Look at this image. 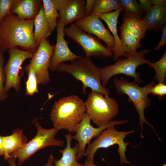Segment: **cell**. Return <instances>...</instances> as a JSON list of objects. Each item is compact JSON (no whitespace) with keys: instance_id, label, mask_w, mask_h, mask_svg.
Here are the masks:
<instances>
[{"instance_id":"cell-1","label":"cell","mask_w":166,"mask_h":166,"mask_svg":"<svg viewBox=\"0 0 166 166\" xmlns=\"http://www.w3.org/2000/svg\"><path fill=\"white\" fill-rule=\"evenodd\" d=\"M34 20H24L14 14L5 17L0 22V47L3 52L19 46L34 53L38 46L34 39Z\"/></svg>"},{"instance_id":"cell-2","label":"cell","mask_w":166,"mask_h":166,"mask_svg":"<svg viewBox=\"0 0 166 166\" xmlns=\"http://www.w3.org/2000/svg\"><path fill=\"white\" fill-rule=\"evenodd\" d=\"M101 68L97 67L91 57L86 56L71 62L70 64L63 63L57 68L56 71L59 73H67L80 81L82 84V92L86 94V89L89 88L92 92L104 96L109 95V90L104 87L101 82Z\"/></svg>"},{"instance_id":"cell-3","label":"cell","mask_w":166,"mask_h":166,"mask_svg":"<svg viewBox=\"0 0 166 166\" xmlns=\"http://www.w3.org/2000/svg\"><path fill=\"white\" fill-rule=\"evenodd\" d=\"M85 113L83 101L77 95H71L61 98L55 102L50 117L53 127L75 133L77 127Z\"/></svg>"},{"instance_id":"cell-4","label":"cell","mask_w":166,"mask_h":166,"mask_svg":"<svg viewBox=\"0 0 166 166\" xmlns=\"http://www.w3.org/2000/svg\"><path fill=\"white\" fill-rule=\"evenodd\" d=\"M113 82L118 95L125 94L128 96V102H132L139 116V125L141 127V136L144 138L143 135V125L145 123L153 129L154 133L159 138L155 132L152 126L149 124L145 118L144 110L149 107L151 101L148 96V90L155 85L153 80L144 87L139 86L135 81L131 82L123 78H114Z\"/></svg>"},{"instance_id":"cell-5","label":"cell","mask_w":166,"mask_h":166,"mask_svg":"<svg viewBox=\"0 0 166 166\" xmlns=\"http://www.w3.org/2000/svg\"><path fill=\"white\" fill-rule=\"evenodd\" d=\"M152 50L144 49L134 54H128L125 59L120 58L113 64L101 68V80L103 86L106 88L110 79L115 75L123 74L133 78L134 81L140 83L143 81L140 77V73L136 72L140 65L148 64L150 60L144 55Z\"/></svg>"},{"instance_id":"cell-6","label":"cell","mask_w":166,"mask_h":166,"mask_svg":"<svg viewBox=\"0 0 166 166\" xmlns=\"http://www.w3.org/2000/svg\"><path fill=\"white\" fill-rule=\"evenodd\" d=\"M32 123L37 129L36 135L31 140L23 146L16 149L10 155L18 158L17 164L22 165L38 150L51 146L62 147L64 141L55 138V136L59 130L53 127L46 129L40 124L38 118H35Z\"/></svg>"},{"instance_id":"cell-7","label":"cell","mask_w":166,"mask_h":166,"mask_svg":"<svg viewBox=\"0 0 166 166\" xmlns=\"http://www.w3.org/2000/svg\"><path fill=\"white\" fill-rule=\"evenodd\" d=\"M135 132L134 130L119 131L115 129L114 126L106 129L92 142L88 144L85 154V156L87 157L86 160L94 162V155L98 149L106 148L117 144L118 146L117 152L119 155L121 164H132L127 161L125 156L127 146L130 143L124 142V139L128 135Z\"/></svg>"},{"instance_id":"cell-8","label":"cell","mask_w":166,"mask_h":166,"mask_svg":"<svg viewBox=\"0 0 166 166\" xmlns=\"http://www.w3.org/2000/svg\"><path fill=\"white\" fill-rule=\"evenodd\" d=\"M84 104L86 113L98 126L111 121L119 112L116 100L109 95L92 92Z\"/></svg>"},{"instance_id":"cell-9","label":"cell","mask_w":166,"mask_h":166,"mask_svg":"<svg viewBox=\"0 0 166 166\" xmlns=\"http://www.w3.org/2000/svg\"><path fill=\"white\" fill-rule=\"evenodd\" d=\"M65 35L78 44L85 53V56L109 57L113 53L97 39L80 29L75 24L72 23L65 28Z\"/></svg>"},{"instance_id":"cell-10","label":"cell","mask_w":166,"mask_h":166,"mask_svg":"<svg viewBox=\"0 0 166 166\" xmlns=\"http://www.w3.org/2000/svg\"><path fill=\"white\" fill-rule=\"evenodd\" d=\"M9 54L8 60L3 67L5 77L4 87L8 92L12 88L18 92L21 86V76L19 70L21 66L27 59H31L34 53L29 50H21L18 47H14L8 50Z\"/></svg>"},{"instance_id":"cell-11","label":"cell","mask_w":166,"mask_h":166,"mask_svg":"<svg viewBox=\"0 0 166 166\" xmlns=\"http://www.w3.org/2000/svg\"><path fill=\"white\" fill-rule=\"evenodd\" d=\"M91 120L87 113L77 127L75 134L72 135V139L76 140L79 146V151L76 156L77 161L85 156L86 145L90 143L93 138L98 136L106 129L112 126L125 124L128 120H122L111 121L97 128L93 127L90 123Z\"/></svg>"},{"instance_id":"cell-12","label":"cell","mask_w":166,"mask_h":166,"mask_svg":"<svg viewBox=\"0 0 166 166\" xmlns=\"http://www.w3.org/2000/svg\"><path fill=\"white\" fill-rule=\"evenodd\" d=\"M55 47V45H50L49 40L43 39L31 59L30 64L35 71L39 84L45 85L50 81L48 69Z\"/></svg>"},{"instance_id":"cell-13","label":"cell","mask_w":166,"mask_h":166,"mask_svg":"<svg viewBox=\"0 0 166 166\" xmlns=\"http://www.w3.org/2000/svg\"><path fill=\"white\" fill-rule=\"evenodd\" d=\"M75 24L84 32L93 34L103 41L108 48L113 52L115 44L114 38L110 31L104 26L101 19L94 13L76 21Z\"/></svg>"},{"instance_id":"cell-14","label":"cell","mask_w":166,"mask_h":166,"mask_svg":"<svg viewBox=\"0 0 166 166\" xmlns=\"http://www.w3.org/2000/svg\"><path fill=\"white\" fill-rule=\"evenodd\" d=\"M65 26L58 18L56 27L57 36L54 50L50 60L49 69L55 71L61 64L66 61H71L77 60L81 56L73 53L69 49L68 42L65 39Z\"/></svg>"},{"instance_id":"cell-15","label":"cell","mask_w":166,"mask_h":166,"mask_svg":"<svg viewBox=\"0 0 166 166\" xmlns=\"http://www.w3.org/2000/svg\"><path fill=\"white\" fill-rule=\"evenodd\" d=\"M123 9L121 7L114 11L106 14H95L106 24L114 38L115 44L113 50L114 60L120 57L127 58L128 54H134L122 42L117 31V25L119 16Z\"/></svg>"},{"instance_id":"cell-16","label":"cell","mask_w":166,"mask_h":166,"mask_svg":"<svg viewBox=\"0 0 166 166\" xmlns=\"http://www.w3.org/2000/svg\"><path fill=\"white\" fill-rule=\"evenodd\" d=\"M84 0H70V2L58 12L59 18L65 27L85 17Z\"/></svg>"},{"instance_id":"cell-17","label":"cell","mask_w":166,"mask_h":166,"mask_svg":"<svg viewBox=\"0 0 166 166\" xmlns=\"http://www.w3.org/2000/svg\"><path fill=\"white\" fill-rule=\"evenodd\" d=\"M42 3L40 0H14L11 14H16L22 20H34L42 5Z\"/></svg>"},{"instance_id":"cell-18","label":"cell","mask_w":166,"mask_h":166,"mask_svg":"<svg viewBox=\"0 0 166 166\" xmlns=\"http://www.w3.org/2000/svg\"><path fill=\"white\" fill-rule=\"evenodd\" d=\"M147 30L157 31L166 23V5L153 6L142 19Z\"/></svg>"},{"instance_id":"cell-19","label":"cell","mask_w":166,"mask_h":166,"mask_svg":"<svg viewBox=\"0 0 166 166\" xmlns=\"http://www.w3.org/2000/svg\"><path fill=\"white\" fill-rule=\"evenodd\" d=\"M28 140L22 130L17 128L13 130L11 135L3 136L2 154L6 160L10 154L16 149L23 146Z\"/></svg>"},{"instance_id":"cell-20","label":"cell","mask_w":166,"mask_h":166,"mask_svg":"<svg viewBox=\"0 0 166 166\" xmlns=\"http://www.w3.org/2000/svg\"><path fill=\"white\" fill-rule=\"evenodd\" d=\"M66 146L63 149H60L59 152L62 153V156L59 159L55 161V166H84V164L77 162L76 156L79 151L77 143L73 147H71L72 140L71 133L64 134Z\"/></svg>"},{"instance_id":"cell-21","label":"cell","mask_w":166,"mask_h":166,"mask_svg":"<svg viewBox=\"0 0 166 166\" xmlns=\"http://www.w3.org/2000/svg\"><path fill=\"white\" fill-rule=\"evenodd\" d=\"M34 40L38 46L43 39H47L51 35V32L45 17L43 5L34 19Z\"/></svg>"},{"instance_id":"cell-22","label":"cell","mask_w":166,"mask_h":166,"mask_svg":"<svg viewBox=\"0 0 166 166\" xmlns=\"http://www.w3.org/2000/svg\"><path fill=\"white\" fill-rule=\"evenodd\" d=\"M123 14V23L134 36L140 42L145 37L147 30L142 19L135 16Z\"/></svg>"},{"instance_id":"cell-23","label":"cell","mask_w":166,"mask_h":166,"mask_svg":"<svg viewBox=\"0 0 166 166\" xmlns=\"http://www.w3.org/2000/svg\"><path fill=\"white\" fill-rule=\"evenodd\" d=\"M120 29V38L121 41L133 54L136 53L138 52L137 49L141 45L140 42L132 34L124 23H123Z\"/></svg>"},{"instance_id":"cell-24","label":"cell","mask_w":166,"mask_h":166,"mask_svg":"<svg viewBox=\"0 0 166 166\" xmlns=\"http://www.w3.org/2000/svg\"><path fill=\"white\" fill-rule=\"evenodd\" d=\"M121 7L119 0H95L93 12L95 14L108 13Z\"/></svg>"},{"instance_id":"cell-25","label":"cell","mask_w":166,"mask_h":166,"mask_svg":"<svg viewBox=\"0 0 166 166\" xmlns=\"http://www.w3.org/2000/svg\"><path fill=\"white\" fill-rule=\"evenodd\" d=\"M42 2L45 14L52 32L57 27V21L60 15L51 0H43Z\"/></svg>"},{"instance_id":"cell-26","label":"cell","mask_w":166,"mask_h":166,"mask_svg":"<svg viewBox=\"0 0 166 166\" xmlns=\"http://www.w3.org/2000/svg\"><path fill=\"white\" fill-rule=\"evenodd\" d=\"M148 66L155 69L156 74L153 80H156L158 83L165 84L166 74V51L159 61L155 63L151 62L148 64Z\"/></svg>"},{"instance_id":"cell-27","label":"cell","mask_w":166,"mask_h":166,"mask_svg":"<svg viewBox=\"0 0 166 166\" xmlns=\"http://www.w3.org/2000/svg\"><path fill=\"white\" fill-rule=\"evenodd\" d=\"M24 69L28 76L26 83V94L32 96L38 92L37 78L33 68L30 63L26 65Z\"/></svg>"},{"instance_id":"cell-28","label":"cell","mask_w":166,"mask_h":166,"mask_svg":"<svg viewBox=\"0 0 166 166\" xmlns=\"http://www.w3.org/2000/svg\"><path fill=\"white\" fill-rule=\"evenodd\" d=\"M119 0L123 13L135 16L141 19L144 12L136 0Z\"/></svg>"},{"instance_id":"cell-29","label":"cell","mask_w":166,"mask_h":166,"mask_svg":"<svg viewBox=\"0 0 166 166\" xmlns=\"http://www.w3.org/2000/svg\"><path fill=\"white\" fill-rule=\"evenodd\" d=\"M3 52L0 49V101H4L8 97L7 92L5 90L4 83L5 77L3 71L4 57Z\"/></svg>"},{"instance_id":"cell-30","label":"cell","mask_w":166,"mask_h":166,"mask_svg":"<svg viewBox=\"0 0 166 166\" xmlns=\"http://www.w3.org/2000/svg\"><path fill=\"white\" fill-rule=\"evenodd\" d=\"M147 93L148 94L151 93L157 96L159 100L162 99L166 95V85L164 84L158 83L151 87Z\"/></svg>"},{"instance_id":"cell-31","label":"cell","mask_w":166,"mask_h":166,"mask_svg":"<svg viewBox=\"0 0 166 166\" xmlns=\"http://www.w3.org/2000/svg\"><path fill=\"white\" fill-rule=\"evenodd\" d=\"M14 1V0H0V22L6 16L11 14Z\"/></svg>"},{"instance_id":"cell-32","label":"cell","mask_w":166,"mask_h":166,"mask_svg":"<svg viewBox=\"0 0 166 166\" xmlns=\"http://www.w3.org/2000/svg\"><path fill=\"white\" fill-rule=\"evenodd\" d=\"M139 5L142 10L146 13L152 7V0H139Z\"/></svg>"},{"instance_id":"cell-33","label":"cell","mask_w":166,"mask_h":166,"mask_svg":"<svg viewBox=\"0 0 166 166\" xmlns=\"http://www.w3.org/2000/svg\"><path fill=\"white\" fill-rule=\"evenodd\" d=\"M162 35L158 45L154 49L158 50L166 44V26H163L162 28Z\"/></svg>"},{"instance_id":"cell-34","label":"cell","mask_w":166,"mask_h":166,"mask_svg":"<svg viewBox=\"0 0 166 166\" xmlns=\"http://www.w3.org/2000/svg\"><path fill=\"white\" fill-rule=\"evenodd\" d=\"M56 9L58 11L66 6L70 0H51Z\"/></svg>"},{"instance_id":"cell-35","label":"cell","mask_w":166,"mask_h":166,"mask_svg":"<svg viewBox=\"0 0 166 166\" xmlns=\"http://www.w3.org/2000/svg\"><path fill=\"white\" fill-rule=\"evenodd\" d=\"M95 0H86L85 6V17L88 16L93 12V9Z\"/></svg>"},{"instance_id":"cell-36","label":"cell","mask_w":166,"mask_h":166,"mask_svg":"<svg viewBox=\"0 0 166 166\" xmlns=\"http://www.w3.org/2000/svg\"><path fill=\"white\" fill-rule=\"evenodd\" d=\"M55 160L52 152H51L49 155L48 161L45 166H53V164Z\"/></svg>"},{"instance_id":"cell-37","label":"cell","mask_w":166,"mask_h":166,"mask_svg":"<svg viewBox=\"0 0 166 166\" xmlns=\"http://www.w3.org/2000/svg\"><path fill=\"white\" fill-rule=\"evenodd\" d=\"M16 159L17 158L14 156H10L6 160L10 166H16Z\"/></svg>"},{"instance_id":"cell-38","label":"cell","mask_w":166,"mask_h":166,"mask_svg":"<svg viewBox=\"0 0 166 166\" xmlns=\"http://www.w3.org/2000/svg\"><path fill=\"white\" fill-rule=\"evenodd\" d=\"M152 4L154 6L160 5H166V0H152Z\"/></svg>"},{"instance_id":"cell-39","label":"cell","mask_w":166,"mask_h":166,"mask_svg":"<svg viewBox=\"0 0 166 166\" xmlns=\"http://www.w3.org/2000/svg\"><path fill=\"white\" fill-rule=\"evenodd\" d=\"M84 166H97L96 165L94 162L89 161L87 160H85L84 162Z\"/></svg>"},{"instance_id":"cell-40","label":"cell","mask_w":166,"mask_h":166,"mask_svg":"<svg viewBox=\"0 0 166 166\" xmlns=\"http://www.w3.org/2000/svg\"><path fill=\"white\" fill-rule=\"evenodd\" d=\"M3 140V136L0 135V156H2V144Z\"/></svg>"},{"instance_id":"cell-41","label":"cell","mask_w":166,"mask_h":166,"mask_svg":"<svg viewBox=\"0 0 166 166\" xmlns=\"http://www.w3.org/2000/svg\"><path fill=\"white\" fill-rule=\"evenodd\" d=\"M162 166H166V163H165Z\"/></svg>"},{"instance_id":"cell-42","label":"cell","mask_w":166,"mask_h":166,"mask_svg":"<svg viewBox=\"0 0 166 166\" xmlns=\"http://www.w3.org/2000/svg\"></svg>"}]
</instances>
